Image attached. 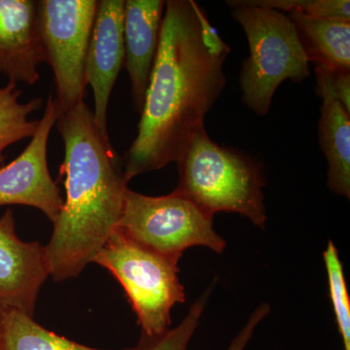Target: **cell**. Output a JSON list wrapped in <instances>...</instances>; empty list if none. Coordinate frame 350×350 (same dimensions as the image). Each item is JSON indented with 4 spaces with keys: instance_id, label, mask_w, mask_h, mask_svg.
Segmentation results:
<instances>
[{
    "instance_id": "6da1fadb",
    "label": "cell",
    "mask_w": 350,
    "mask_h": 350,
    "mask_svg": "<svg viewBox=\"0 0 350 350\" xmlns=\"http://www.w3.org/2000/svg\"><path fill=\"white\" fill-rule=\"evenodd\" d=\"M137 135L123 159L126 181L176 163L222 94L231 47L194 0L165 1Z\"/></svg>"
},
{
    "instance_id": "7a4b0ae2",
    "label": "cell",
    "mask_w": 350,
    "mask_h": 350,
    "mask_svg": "<svg viewBox=\"0 0 350 350\" xmlns=\"http://www.w3.org/2000/svg\"><path fill=\"white\" fill-rule=\"evenodd\" d=\"M56 126L64 146L66 200L45 247L51 278L64 282L93 262L117 229L129 182L123 160L84 100L59 112Z\"/></svg>"
},
{
    "instance_id": "3957f363",
    "label": "cell",
    "mask_w": 350,
    "mask_h": 350,
    "mask_svg": "<svg viewBox=\"0 0 350 350\" xmlns=\"http://www.w3.org/2000/svg\"><path fill=\"white\" fill-rule=\"evenodd\" d=\"M176 163L177 193L213 217L222 211L238 213L265 229V179L256 161L213 142L204 126L191 138Z\"/></svg>"
},
{
    "instance_id": "277c9868",
    "label": "cell",
    "mask_w": 350,
    "mask_h": 350,
    "mask_svg": "<svg viewBox=\"0 0 350 350\" xmlns=\"http://www.w3.org/2000/svg\"><path fill=\"white\" fill-rule=\"evenodd\" d=\"M227 3L250 45V56L239 76L241 98L250 110L265 116L282 82L301 83L310 77L308 57L293 23L284 13L251 5L246 0Z\"/></svg>"
},
{
    "instance_id": "5b68a950",
    "label": "cell",
    "mask_w": 350,
    "mask_h": 350,
    "mask_svg": "<svg viewBox=\"0 0 350 350\" xmlns=\"http://www.w3.org/2000/svg\"><path fill=\"white\" fill-rule=\"evenodd\" d=\"M93 262L107 269L125 290L142 337H158L170 329L172 308L186 300L178 261L147 250L116 229Z\"/></svg>"
},
{
    "instance_id": "8992f818",
    "label": "cell",
    "mask_w": 350,
    "mask_h": 350,
    "mask_svg": "<svg viewBox=\"0 0 350 350\" xmlns=\"http://www.w3.org/2000/svg\"><path fill=\"white\" fill-rule=\"evenodd\" d=\"M117 229L135 243L178 261L184 251L204 246L222 254L225 239L213 228V217L176 191L151 197L128 188Z\"/></svg>"
},
{
    "instance_id": "52a82bcc",
    "label": "cell",
    "mask_w": 350,
    "mask_h": 350,
    "mask_svg": "<svg viewBox=\"0 0 350 350\" xmlns=\"http://www.w3.org/2000/svg\"><path fill=\"white\" fill-rule=\"evenodd\" d=\"M98 6V0L38 1L39 36L45 63L54 72L59 112L84 98L85 63Z\"/></svg>"
},
{
    "instance_id": "ba28073f",
    "label": "cell",
    "mask_w": 350,
    "mask_h": 350,
    "mask_svg": "<svg viewBox=\"0 0 350 350\" xmlns=\"http://www.w3.org/2000/svg\"><path fill=\"white\" fill-rule=\"evenodd\" d=\"M59 116V105L51 93L42 118L31 142L15 160L0 167V207H34L54 223L64 200L48 167V142Z\"/></svg>"
},
{
    "instance_id": "9c48e42d",
    "label": "cell",
    "mask_w": 350,
    "mask_h": 350,
    "mask_svg": "<svg viewBox=\"0 0 350 350\" xmlns=\"http://www.w3.org/2000/svg\"><path fill=\"white\" fill-rule=\"evenodd\" d=\"M50 276L45 246L22 241L12 209L0 217V308L33 317L41 287Z\"/></svg>"
},
{
    "instance_id": "30bf717a",
    "label": "cell",
    "mask_w": 350,
    "mask_h": 350,
    "mask_svg": "<svg viewBox=\"0 0 350 350\" xmlns=\"http://www.w3.org/2000/svg\"><path fill=\"white\" fill-rule=\"evenodd\" d=\"M124 0H100L85 63V83L93 90L94 117L105 137L113 87L125 61Z\"/></svg>"
},
{
    "instance_id": "8fae6325",
    "label": "cell",
    "mask_w": 350,
    "mask_h": 350,
    "mask_svg": "<svg viewBox=\"0 0 350 350\" xmlns=\"http://www.w3.org/2000/svg\"><path fill=\"white\" fill-rule=\"evenodd\" d=\"M45 56L38 29V1L0 0V76L36 84Z\"/></svg>"
},
{
    "instance_id": "7c38bea8",
    "label": "cell",
    "mask_w": 350,
    "mask_h": 350,
    "mask_svg": "<svg viewBox=\"0 0 350 350\" xmlns=\"http://www.w3.org/2000/svg\"><path fill=\"white\" fill-rule=\"evenodd\" d=\"M165 1L126 0L124 6L125 66L135 111L140 114L158 49Z\"/></svg>"
},
{
    "instance_id": "4fadbf2b",
    "label": "cell",
    "mask_w": 350,
    "mask_h": 350,
    "mask_svg": "<svg viewBox=\"0 0 350 350\" xmlns=\"http://www.w3.org/2000/svg\"><path fill=\"white\" fill-rule=\"evenodd\" d=\"M317 94L323 100L319 120L320 146L328 162V187L350 199V113L317 79Z\"/></svg>"
},
{
    "instance_id": "5bb4252c",
    "label": "cell",
    "mask_w": 350,
    "mask_h": 350,
    "mask_svg": "<svg viewBox=\"0 0 350 350\" xmlns=\"http://www.w3.org/2000/svg\"><path fill=\"white\" fill-rule=\"evenodd\" d=\"M308 63L326 70L350 71V23L319 19L301 12L288 15Z\"/></svg>"
},
{
    "instance_id": "9a60e30c",
    "label": "cell",
    "mask_w": 350,
    "mask_h": 350,
    "mask_svg": "<svg viewBox=\"0 0 350 350\" xmlns=\"http://www.w3.org/2000/svg\"><path fill=\"white\" fill-rule=\"evenodd\" d=\"M0 350H105L78 344L34 321L33 317L0 308ZM124 350H138L135 349Z\"/></svg>"
},
{
    "instance_id": "2e32d148",
    "label": "cell",
    "mask_w": 350,
    "mask_h": 350,
    "mask_svg": "<svg viewBox=\"0 0 350 350\" xmlns=\"http://www.w3.org/2000/svg\"><path fill=\"white\" fill-rule=\"evenodd\" d=\"M22 91L17 83L9 81L0 88V167L5 163L7 147L20 140L33 137L40 120H31L32 113L43 107V98L21 103Z\"/></svg>"
},
{
    "instance_id": "e0dca14e",
    "label": "cell",
    "mask_w": 350,
    "mask_h": 350,
    "mask_svg": "<svg viewBox=\"0 0 350 350\" xmlns=\"http://www.w3.org/2000/svg\"><path fill=\"white\" fill-rule=\"evenodd\" d=\"M327 275H328L329 292L338 332L342 336L345 349L350 350V300L347 292L344 267L340 262L338 251L333 241H329L323 252Z\"/></svg>"
},
{
    "instance_id": "ac0fdd59",
    "label": "cell",
    "mask_w": 350,
    "mask_h": 350,
    "mask_svg": "<svg viewBox=\"0 0 350 350\" xmlns=\"http://www.w3.org/2000/svg\"><path fill=\"white\" fill-rule=\"evenodd\" d=\"M211 286L200 295L191 306L184 319L175 328L169 329L163 335L155 338L142 337L138 344V350H187L189 342L200 325V320L206 308Z\"/></svg>"
},
{
    "instance_id": "d6986e66",
    "label": "cell",
    "mask_w": 350,
    "mask_h": 350,
    "mask_svg": "<svg viewBox=\"0 0 350 350\" xmlns=\"http://www.w3.org/2000/svg\"><path fill=\"white\" fill-rule=\"evenodd\" d=\"M317 79L321 80L340 105L350 113V71L326 70L315 68Z\"/></svg>"
},
{
    "instance_id": "ffe728a7",
    "label": "cell",
    "mask_w": 350,
    "mask_h": 350,
    "mask_svg": "<svg viewBox=\"0 0 350 350\" xmlns=\"http://www.w3.org/2000/svg\"><path fill=\"white\" fill-rule=\"evenodd\" d=\"M271 312V308L268 304H262L250 315V319L246 322L243 328L239 331L230 344L227 350H244L250 344L251 338L254 335L255 329L261 323L262 320Z\"/></svg>"
}]
</instances>
